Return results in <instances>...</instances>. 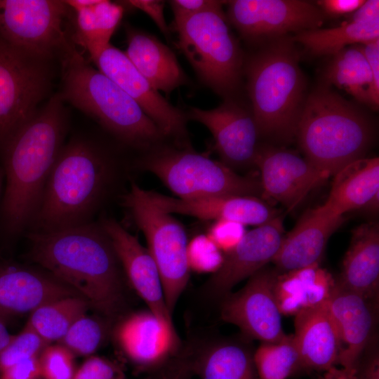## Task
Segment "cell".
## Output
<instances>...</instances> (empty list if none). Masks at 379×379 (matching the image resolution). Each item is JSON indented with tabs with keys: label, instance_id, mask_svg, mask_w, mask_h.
I'll use <instances>...</instances> for the list:
<instances>
[{
	"label": "cell",
	"instance_id": "1",
	"mask_svg": "<svg viewBox=\"0 0 379 379\" xmlns=\"http://www.w3.org/2000/svg\"><path fill=\"white\" fill-rule=\"evenodd\" d=\"M27 238L29 258L77 291L107 321L115 322L127 312L128 282L100 222L29 231Z\"/></svg>",
	"mask_w": 379,
	"mask_h": 379
},
{
	"label": "cell",
	"instance_id": "2",
	"mask_svg": "<svg viewBox=\"0 0 379 379\" xmlns=\"http://www.w3.org/2000/svg\"><path fill=\"white\" fill-rule=\"evenodd\" d=\"M63 102L60 93L55 94L2 145L6 187L1 217L9 234L28 228L64 146L67 118Z\"/></svg>",
	"mask_w": 379,
	"mask_h": 379
},
{
	"label": "cell",
	"instance_id": "3",
	"mask_svg": "<svg viewBox=\"0 0 379 379\" xmlns=\"http://www.w3.org/2000/svg\"><path fill=\"white\" fill-rule=\"evenodd\" d=\"M117 173L114 161L97 144L72 139L62 147L51 172L29 231L48 232L93 222Z\"/></svg>",
	"mask_w": 379,
	"mask_h": 379
},
{
	"label": "cell",
	"instance_id": "4",
	"mask_svg": "<svg viewBox=\"0 0 379 379\" xmlns=\"http://www.w3.org/2000/svg\"><path fill=\"white\" fill-rule=\"evenodd\" d=\"M262 44L244 66L251 112L260 136L290 142L307 97L299 54L289 35Z\"/></svg>",
	"mask_w": 379,
	"mask_h": 379
},
{
	"label": "cell",
	"instance_id": "5",
	"mask_svg": "<svg viewBox=\"0 0 379 379\" xmlns=\"http://www.w3.org/2000/svg\"><path fill=\"white\" fill-rule=\"evenodd\" d=\"M373 133L363 110L321 82L306 97L295 138L305 158L330 177L365 157Z\"/></svg>",
	"mask_w": 379,
	"mask_h": 379
},
{
	"label": "cell",
	"instance_id": "6",
	"mask_svg": "<svg viewBox=\"0 0 379 379\" xmlns=\"http://www.w3.org/2000/svg\"><path fill=\"white\" fill-rule=\"evenodd\" d=\"M60 53L62 84L60 93L64 101L129 145L149 147L164 136L133 98L87 62L72 39Z\"/></svg>",
	"mask_w": 379,
	"mask_h": 379
},
{
	"label": "cell",
	"instance_id": "7",
	"mask_svg": "<svg viewBox=\"0 0 379 379\" xmlns=\"http://www.w3.org/2000/svg\"><path fill=\"white\" fill-rule=\"evenodd\" d=\"M178 46L201 81L230 98L239 89L244 54L222 6L174 18Z\"/></svg>",
	"mask_w": 379,
	"mask_h": 379
},
{
	"label": "cell",
	"instance_id": "8",
	"mask_svg": "<svg viewBox=\"0 0 379 379\" xmlns=\"http://www.w3.org/2000/svg\"><path fill=\"white\" fill-rule=\"evenodd\" d=\"M138 166L159 178L179 199L262 197L260 180L241 175L222 161L188 147L158 148L142 158Z\"/></svg>",
	"mask_w": 379,
	"mask_h": 379
},
{
	"label": "cell",
	"instance_id": "9",
	"mask_svg": "<svg viewBox=\"0 0 379 379\" xmlns=\"http://www.w3.org/2000/svg\"><path fill=\"white\" fill-rule=\"evenodd\" d=\"M123 204L146 237L147 248L159 271L167 307L173 314L190 276L186 232L171 214L152 205L135 182L123 197Z\"/></svg>",
	"mask_w": 379,
	"mask_h": 379
},
{
	"label": "cell",
	"instance_id": "10",
	"mask_svg": "<svg viewBox=\"0 0 379 379\" xmlns=\"http://www.w3.org/2000/svg\"><path fill=\"white\" fill-rule=\"evenodd\" d=\"M69 7L58 0H0V36L32 57L48 61L69 40L63 22Z\"/></svg>",
	"mask_w": 379,
	"mask_h": 379
},
{
	"label": "cell",
	"instance_id": "11",
	"mask_svg": "<svg viewBox=\"0 0 379 379\" xmlns=\"http://www.w3.org/2000/svg\"><path fill=\"white\" fill-rule=\"evenodd\" d=\"M48 62L0 36V145L33 115L46 95L51 84Z\"/></svg>",
	"mask_w": 379,
	"mask_h": 379
},
{
	"label": "cell",
	"instance_id": "12",
	"mask_svg": "<svg viewBox=\"0 0 379 379\" xmlns=\"http://www.w3.org/2000/svg\"><path fill=\"white\" fill-rule=\"evenodd\" d=\"M227 18L250 42L266 41L316 28L326 15L316 4L302 0H233L226 1Z\"/></svg>",
	"mask_w": 379,
	"mask_h": 379
},
{
	"label": "cell",
	"instance_id": "13",
	"mask_svg": "<svg viewBox=\"0 0 379 379\" xmlns=\"http://www.w3.org/2000/svg\"><path fill=\"white\" fill-rule=\"evenodd\" d=\"M278 272L265 267L251 276L246 285L220 301V317L237 326L248 339L277 343L287 337L274 293Z\"/></svg>",
	"mask_w": 379,
	"mask_h": 379
},
{
	"label": "cell",
	"instance_id": "14",
	"mask_svg": "<svg viewBox=\"0 0 379 379\" xmlns=\"http://www.w3.org/2000/svg\"><path fill=\"white\" fill-rule=\"evenodd\" d=\"M89 56L99 71L138 104L164 136L175 138L182 143L185 141L186 115L149 84L125 52L109 44Z\"/></svg>",
	"mask_w": 379,
	"mask_h": 379
},
{
	"label": "cell",
	"instance_id": "15",
	"mask_svg": "<svg viewBox=\"0 0 379 379\" xmlns=\"http://www.w3.org/2000/svg\"><path fill=\"white\" fill-rule=\"evenodd\" d=\"M285 236L283 217L246 232L239 243L224 253L221 267L203 286L207 299L220 301L238 283L272 262Z\"/></svg>",
	"mask_w": 379,
	"mask_h": 379
},
{
	"label": "cell",
	"instance_id": "16",
	"mask_svg": "<svg viewBox=\"0 0 379 379\" xmlns=\"http://www.w3.org/2000/svg\"><path fill=\"white\" fill-rule=\"evenodd\" d=\"M113 336L126 359L143 371L162 368L182 345L177 331L164 324L148 308L121 317L116 321Z\"/></svg>",
	"mask_w": 379,
	"mask_h": 379
},
{
	"label": "cell",
	"instance_id": "17",
	"mask_svg": "<svg viewBox=\"0 0 379 379\" xmlns=\"http://www.w3.org/2000/svg\"><path fill=\"white\" fill-rule=\"evenodd\" d=\"M254 166L260 173L262 198L280 203L289 211L329 178L295 152L269 145L259 146Z\"/></svg>",
	"mask_w": 379,
	"mask_h": 379
},
{
	"label": "cell",
	"instance_id": "18",
	"mask_svg": "<svg viewBox=\"0 0 379 379\" xmlns=\"http://www.w3.org/2000/svg\"><path fill=\"white\" fill-rule=\"evenodd\" d=\"M186 117L210 131L223 164L232 169L254 166L260 135L251 112L230 98L211 109L190 107Z\"/></svg>",
	"mask_w": 379,
	"mask_h": 379
},
{
	"label": "cell",
	"instance_id": "19",
	"mask_svg": "<svg viewBox=\"0 0 379 379\" xmlns=\"http://www.w3.org/2000/svg\"><path fill=\"white\" fill-rule=\"evenodd\" d=\"M100 224L112 241L129 285L164 324L176 330L159 271L147 248L116 220L103 218Z\"/></svg>",
	"mask_w": 379,
	"mask_h": 379
},
{
	"label": "cell",
	"instance_id": "20",
	"mask_svg": "<svg viewBox=\"0 0 379 379\" xmlns=\"http://www.w3.org/2000/svg\"><path fill=\"white\" fill-rule=\"evenodd\" d=\"M248 340L206 336L182 343L180 352L201 379H258Z\"/></svg>",
	"mask_w": 379,
	"mask_h": 379
},
{
	"label": "cell",
	"instance_id": "21",
	"mask_svg": "<svg viewBox=\"0 0 379 379\" xmlns=\"http://www.w3.org/2000/svg\"><path fill=\"white\" fill-rule=\"evenodd\" d=\"M144 194L152 205L169 214L179 213L204 220H225L257 226L279 215L276 209L256 197L225 196L182 199L145 190Z\"/></svg>",
	"mask_w": 379,
	"mask_h": 379
},
{
	"label": "cell",
	"instance_id": "22",
	"mask_svg": "<svg viewBox=\"0 0 379 379\" xmlns=\"http://www.w3.org/2000/svg\"><path fill=\"white\" fill-rule=\"evenodd\" d=\"M371 300L336 286L326 302L335 324L341 344L339 362L347 368H357L367 347L374 325Z\"/></svg>",
	"mask_w": 379,
	"mask_h": 379
},
{
	"label": "cell",
	"instance_id": "23",
	"mask_svg": "<svg viewBox=\"0 0 379 379\" xmlns=\"http://www.w3.org/2000/svg\"><path fill=\"white\" fill-rule=\"evenodd\" d=\"M344 221L316 208L305 212L284 236L272 262L279 273L320 264L331 235Z\"/></svg>",
	"mask_w": 379,
	"mask_h": 379
},
{
	"label": "cell",
	"instance_id": "24",
	"mask_svg": "<svg viewBox=\"0 0 379 379\" xmlns=\"http://www.w3.org/2000/svg\"><path fill=\"white\" fill-rule=\"evenodd\" d=\"M76 296L82 297L48 272L15 267L0 270V312L5 316L32 312L56 300Z\"/></svg>",
	"mask_w": 379,
	"mask_h": 379
},
{
	"label": "cell",
	"instance_id": "25",
	"mask_svg": "<svg viewBox=\"0 0 379 379\" xmlns=\"http://www.w3.org/2000/svg\"><path fill=\"white\" fill-rule=\"evenodd\" d=\"M294 326L302 368L326 371L338 364L340 340L326 303L298 313Z\"/></svg>",
	"mask_w": 379,
	"mask_h": 379
},
{
	"label": "cell",
	"instance_id": "26",
	"mask_svg": "<svg viewBox=\"0 0 379 379\" xmlns=\"http://www.w3.org/2000/svg\"><path fill=\"white\" fill-rule=\"evenodd\" d=\"M126 55L156 91L167 96L189 83L174 53L157 37L130 25L126 27Z\"/></svg>",
	"mask_w": 379,
	"mask_h": 379
},
{
	"label": "cell",
	"instance_id": "27",
	"mask_svg": "<svg viewBox=\"0 0 379 379\" xmlns=\"http://www.w3.org/2000/svg\"><path fill=\"white\" fill-rule=\"evenodd\" d=\"M337 284L372 300L378 293L379 225L364 223L354 230Z\"/></svg>",
	"mask_w": 379,
	"mask_h": 379
},
{
	"label": "cell",
	"instance_id": "28",
	"mask_svg": "<svg viewBox=\"0 0 379 379\" xmlns=\"http://www.w3.org/2000/svg\"><path fill=\"white\" fill-rule=\"evenodd\" d=\"M336 286L330 272L316 264L279 273L274 297L281 315L295 316L301 311L327 302Z\"/></svg>",
	"mask_w": 379,
	"mask_h": 379
},
{
	"label": "cell",
	"instance_id": "29",
	"mask_svg": "<svg viewBox=\"0 0 379 379\" xmlns=\"http://www.w3.org/2000/svg\"><path fill=\"white\" fill-rule=\"evenodd\" d=\"M329 195L319 209L335 217L361 209L379 192V159L361 158L348 164L333 175Z\"/></svg>",
	"mask_w": 379,
	"mask_h": 379
},
{
	"label": "cell",
	"instance_id": "30",
	"mask_svg": "<svg viewBox=\"0 0 379 379\" xmlns=\"http://www.w3.org/2000/svg\"><path fill=\"white\" fill-rule=\"evenodd\" d=\"M345 91L357 101L378 109L379 93L371 70L359 44L347 46L332 55L323 72V81Z\"/></svg>",
	"mask_w": 379,
	"mask_h": 379
},
{
	"label": "cell",
	"instance_id": "31",
	"mask_svg": "<svg viewBox=\"0 0 379 379\" xmlns=\"http://www.w3.org/2000/svg\"><path fill=\"white\" fill-rule=\"evenodd\" d=\"M291 39L313 56H332L347 46L378 39L379 19L360 22L348 20L335 27L302 31Z\"/></svg>",
	"mask_w": 379,
	"mask_h": 379
},
{
	"label": "cell",
	"instance_id": "32",
	"mask_svg": "<svg viewBox=\"0 0 379 379\" xmlns=\"http://www.w3.org/2000/svg\"><path fill=\"white\" fill-rule=\"evenodd\" d=\"M77 32L72 40L86 49L89 55L109 44L124 15L121 4L99 0L89 7L74 11Z\"/></svg>",
	"mask_w": 379,
	"mask_h": 379
},
{
	"label": "cell",
	"instance_id": "33",
	"mask_svg": "<svg viewBox=\"0 0 379 379\" xmlns=\"http://www.w3.org/2000/svg\"><path fill=\"white\" fill-rule=\"evenodd\" d=\"M89 305L82 297L62 298L34 310L27 324L48 343L60 340Z\"/></svg>",
	"mask_w": 379,
	"mask_h": 379
},
{
	"label": "cell",
	"instance_id": "34",
	"mask_svg": "<svg viewBox=\"0 0 379 379\" xmlns=\"http://www.w3.org/2000/svg\"><path fill=\"white\" fill-rule=\"evenodd\" d=\"M259 379H287L302 368L293 335L277 343H262L253 352Z\"/></svg>",
	"mask_w": 379,
	"mask_h": 379
},
{
	"label": "cell",
	"instance_id": "35",
	"mask_svg": "<svg viewBox=\"0 0 379 379\" xmlns=\"http://www.w3.org/2000/svg\"><path fill=\"white\" fill-rule=\"evenodd\" d=\"M107 333L106 325L84 315L72 325L58 341L74 354L85 356L93 353L100 347Z\"/></svg>",
	"mask_w": 379,
	"mask_h": 379
},
{
	"label": "cell",
	"instance_id": "36",
	"mask_svg": "<svg viewBox=\"0 0 379 379\" xmlns=\"http://www.w3.org/2000/svg\"><path fill=\"white\" fill-rule=\"evenodd\" d=\"M187 260L190 271L213 274L221 267L224 253L207 234H201L188 241Z\"/></svg>",
	"mask_w": 379,
	"mask_h": 379
},
{
	"label": "cell",
	"instance_id": "37",
	"mask_svg": "<svg viewBox=\"0 0 379 379\" xmlns=\"http://www.w3.org/2000/svg\"><path fill=\"white\" fill-rule=\"evenodd\" d=\"M28 324L0 353V372L22 360L39 356L48 345Z\"/></svg>",
	"mask_w": 379,
	"mask_h": 379
},
{
	"label": "cell",
	"instance_id": "38",
	"mask_svg": "<svg viewBox=\"0 0 379 379\" xmlns=\"http://www.w3.org/2000/svg\"><path fill=\"white\" fill-rule=\"evenodd\" d=\"M43 379H72L76 372L74 354L62 345H47L39 355Z\"/></svg>",
	"mask_w": 379,
	"mask_h": 379
},
{
	"label": "cell",
	"instance_id": "39",
	"mask_svg": "<svg viewBox=\"0 0 379 379\" xmlns=\"http://www.w3.org/2000/svg\"><path fill=\"white\" fill-rule=\"evenodd\" d=\"M246 232L243 224L234 221L219 220L214 221L206 234L223 253H226L239 243Z\"/></svg>",
	"mask_w": 379,
	"mask_h": 379
},
{
	"label": "cell",
	"instance_id": "40",
	"mask_svg": "<svg viewBox=\"0 0 379 379\" xmlns=\"http://www.w3.org/2000/svg\"><path fill=\"white\" fill-rule=\"evenodd\" d=\"M72 379H124L121 368L114 362L91 357L76 371Z\"/></svg>",
	"mask_w": 379,
	"mask_h": 379
},
{
	"label": "cell",
	"instance_id": "41",
	"mask_svg": "<svg viewBox=\"0 0 379 379\" xmlns=\"http://www.w3.org/2000/svg\"><path fill=\"white\" fill-rule=\"evenodd\" d=\"M225 1L215 0H173L169 4L174 18L190 16L204 11L222 6Z\"/></svg>",
	"mask_w": 379,
	"mask_h": 379
},
{
	"label": "cell",
	"instance_id": "42",
	"mask_svg": "<svg viewBox=\"0 0 379 379\" xmlns=\"http://www.w3.org/2000/svg\"><path fill=\"white\" fill-rule=\"evenodd\" d=\"M0 373V379H37L40 377L39 356L19 361Z\"/></svg>",
	"mask_w": 379,
	"mask_h": 379
},
{
	"label": "cell",
	"instance_id": "43",
	"mask_svg": "<svg viewBox=\"0 0 379 379\" xmlns=\"http://www.w3.org/2000/svg\"><path fill=\"white\" fill-rule=\"evenodd\" d=\"M147 14L155 22L161 32L167 35L168 27L164 15V1L159 0H131L123 1Z\"/></svg>",
	"mask_w": 379,
	"mask_h": 379
},
{
	"label": "cell",
	"instance_id": "44",
	"mask_svg": "<svg viewBox=\"0 0 379 379\" xmlns=\"http://www.w3.org/2000/svg\"><path fill=\"white\" fill-rule=\"evenodd\" d=\"M364 0H320L316 4L324 14L331 17L350 15L358 9Z\"/></svg>",
	"mask_w": 379,
	"mask_h": 379
},
{
	"label": "cell",
	"instance_id": "45",
	"mask_svg": "<svg viewBox=\"0 0 379 379\" xmlns=\"http://www.w3.org/2000/svg\"><path fill=\"white\" fill-rule=\"evenodd\" d=\"M159 371V375L157 379H191L193 375L180 352Z\"/></svg>",
	"mask_w": 379,
	"mask_h": 379
},
{
	"label": "cell",
	"instance_id": "46",
	"mask_svg": "<svg viewBox=\"0 0 379 379\" xmlns=\"http://www.w3.org/2000/svg\"><path fill=\"white\" fill-rule=\"evenodd\" d=\"M377 19H379V1L365 0L358 9L350 14L348 20L360 22Z\"/></svg>",
	"mask_w": 379,
	"mask_h": 379
},
{
	"label": "cell",
	"instance_id": "47",
	"mask_svg": "<svg viewBox=\"0 0 379 379\" xmlns=\"http://www.w3.org/2000/svg\"><path fill=\"white\" fill-rule=\"evenodd\" d=\"M356 379H379V357L375 352L368 356L360 371L357 368Z\"/></svg>",
	"mask_w": 379,
	"mask_h": 379
},
{
	"label": "cell",
	"instance_id": "48",
	"mask_svg": "<svg viewBox=\"0 0 379 379\" xmlns=\"http://www.w3.org/2000/svg\"><path fill=\"white\" fill-rule=\"evenodd\" d=\"M357 368H347L335 366L325 371L321 379H356Z\"/></svg>",
	"mask_w": 379,
	"mask_h": 379
},
{
	"label": "cell",
	"instance_id": "49",
	"mask_svg": "<svg viewBox=\"0 0 379 379\" xmlns=\"http://www.w3.org/2000/svg\"><path fill=\"white\" fill-rule=\"evenodd\" d=\"M361 209L366 214L376 215L379 209V192L376 193Z\"/></svg>",
	"mask_w": 379,
	"mask_h": 379
},
{
	"label": "cell",
	"instance_id": "50",
	"mask_svg": "<svg viewBox=\"0 0 379 379\" xmlns=\"http://www.w3.org/2000/svg\"><path fill=\"white\" fill-rule=\"evenodd\" d=\"M13 338V336L8 333L2 319H0V353L10 343Z\"/></svg>",
	"mask_w": 379,
	"mask_h": 379
},
{
	"label": "cell",
	"instance_id": "51",
	"mask_svg": "<svg viewBox=\"0 0 379 379\" xmlns=\"http://www.w3.org/2000/svg\"><path fill=\"white\" fill-rule=\"evenodd\" d=\"M4 177V171L3 170L0 168V196H1L2 182H3Z\"/></svg>",
	"mask_w": 379,
	"mask_h": 379
},
{
	"label": "cell",
	"instance_id": "52",
	"mask_svg": "<svg viewBox=\"0 0 379 379\" xmlns=\"http://www.w3.org/2000/svg\"><path fill=\"white\" fill-rule=\"evenodd\" d=\"M4 317L6 316L0 312V319H2Z\"/></svg>",
	"mask_w": 379,
	"mask_h": 379
},
{
	"label": "cell",
	"instance_id": "53",
	"mask_svg": "<svg viewBox=\"0 0 379 379\" xmlns=\"http://www.w3.org/2000/svg\"><path fill=\"white\" fill-rule=\"evenodd\" d=\"M37 379H39V378H37Z\"/></svg>",
	"mask_w": 379,
	"mask_h": 379
}]
</instances>
